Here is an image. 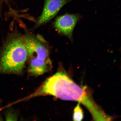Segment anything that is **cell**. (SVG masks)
I'll return each instance as SVG.
<instances>
[{
	"mask_svg": "<svg viewBox=\"0 0 121 121\" xmlns=\"http://www.w3.org/2000/svg\"><path fill=\"white\" fill-rule=\"evenodd\" d=\"M51 64L50 60H45L37 58L31 59L29 71L35 76L43 74L48 71V66Z\"/></svg>",
	"mask_w": 121,
	"mask_h": 121,
	"instance_id": "obj_6",
	"label": "cell"
},
{
	"mask_svg": "<svg viewBox=\"0 0 121 121\" xmlns=\"http://www.w3.org/2000/svg\"><path fill=\"white\" fill-rule=\"evenodd\" d=\"M68 0H45L42 13L37 21V26L46 23L52 19Z\"/></svg>",
	"mask_w": 121,
	"mask_h": 121,
	"instance_id": "obj_4",
	"label": "cell"
},
{
	"mask_svg": "<svg viewBox=\"0 0 121 121\" xmlns=\"http://www.w3.org/2000/svg\"><path fill=\"white\" fill-rule=\"evenodd\" d=\"M7 120H16V118L14 115L12 113H8L6 117Z\"/></svg>",
	"mask_w": 121,
	"mask_h": 121,
	"instance_id": "obj_8",
	"label": "cell"
},
{
	"mask_svg": "<svg viewBox=\"0 0 121 121\" xmlns=\"http://www.w3.org/2000/svg\"><path fill=\"white\" fill-rule=\"evenodd\" d=\"M85 87H81L69 78L65 72H60L48 78L34 95H51L66 100L78 101L89 111L96 104Z\"/></svg>",
	"mask_w": 121,
	"mask_h": 121,
	"instance_id": "obj_1",
	"label": "cell"
},
{
	"mask_svg": "<svg viewBox=\"0 0 121 121\" xmlns=\"http://www.w3.org/2000/svg\"><path fill=\"white\" fill-rule=\"evenodd\" d=\"M84 113L82 108L78 102V105L74 109L73 115L74 121H81L84 118Z\"/></svg>",
	"mask_w": 121,
	"mask_h": 121,
	"instance_id": "obj_7",
	"label": "cell"
},
{
	"mask_svg": "<svg viewBox=\"0 0 121 121\" xmlns=\"http://www.w3.org/2000/svg\"><path fill=\"white\" fill-rule=\"evenodd\" d=\"M28 57L24 37L13 35L8 41L3 50L0 60V72L20 73Z\"/></svg>",
	"mask_w": 121,
	"mask_h": 121,
	"instance_id": "obj_2",
	"label": "cell"
},
{
	"mask_svg": "<svg viewBox=\"0 0 121 121\" xmlns=\"http://www.w3.org/2000/svg\"><path fill=\"white\" fill-rule=\"evenodd\" d=\"M28 57L50 60L48 50L45 45L34 36L28 34L24 36Z\"/></svg>",
	"mask_w": 121,
	"mask_h": 121,
	"instance_id": "obj_3",
	"label": "cell"
},
{
	"mask_svg": "<svg viewBox=\"0 0 121 121\" xmlns=\"http://www.w3.org/2000/svg\"><path fill=\"white\" fill-rule=\"evenodd\" d=\"M81 18L78 14L63 15L57 18L54 22V26L59 32L72 39L74 29Z\"/></svg>",
	"mask_w": 121,
	"mask_h": 121,
	"instance_id": "obj_5",
	"label": "cell"
}]
</instances>
